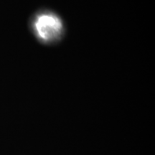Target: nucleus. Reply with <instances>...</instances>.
I'll list each match as a JSON object with an SVG mask.
<instances>
[{
	"instance_id": "nucleus-1",
	"label": "nucleus",
	"mask_w": 155,
	"mask_h": 155,
	"mask_svg": "<svg viewBox=\"0 0 155 155\" xmlns=\"http://www.w3.org/2000/svg\"><path fill=\"white\" fill-rule=\"evenodd\" d=\"M32 29L39 41L46 45L59 42L65 33L61 17L50 9H41L34 15Z\"/></svg>"
}]
</instances>
